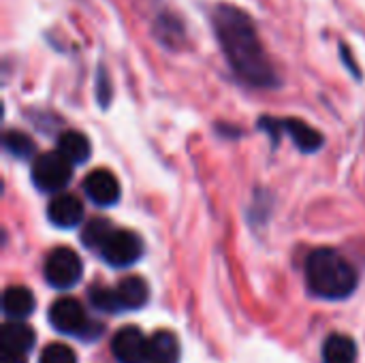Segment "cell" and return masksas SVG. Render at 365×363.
I'll use <instances>...</instances> for the list:
<instances>
[{
  "instance_id": "1",
  "label": "cell",
  "mask_w": 365,
  "mask_h": 363,
  "mask_svg": "<svg viewBox=\"0 0 365 363\" xmlns=\"http://www.w3.org/2000/svg\"><path fill=\"white\" fill-rule=\"evenodd\" d=\"M214 28L225 56L235 75L252 88H274L278 83L274 64L255 30L252 19L233 4H218Z\"/></svg>"
},
{
  "instance_id": "14",
  "label": "cell",
  "mask_w": 365,
  "mask_h": 363,
  "mask_svg": "<svg viewBox=\"0 0 365 363\" xmlns=\"http://www.w3.org/2000/svg\"><path fill=\"white\" fill-rule=\"evenodd\" d=\"M180 342L171 332H156L148 340V363H178Z\"/></svg>"
},
{
  "instance_id": "13",
  "label": "cell",
  "mask_w": 365,
  "mask_h": 363,
  "mask_svg": "<svg viewBox=\"0 0 365 363\" xmlns=\"http://www.w3.org/2000/svg\"><path fill=\"white\" fill-rule=\"evenodd\" d=\"M282 128L291 135V139L295 141V145L302 150V152H317L323 148L325 139L323 135L312 128L310 124L302 122V120H295V118H287V120H280Z\"/></svg>"
},
{
  "instance_id": "12",
  "label": "cell",
  "mask_w": 365,
  "mask_h": 363,
  "mask_svg": "<svg viewBox=\"0 0 365 363\" xmlns=\"http://www.w3.org/2000/svg\"><path fill=\"white\" fill-rule=\"evenodd\" d=\"M58 152L71 163V165H83L90 154H92V145L90 139L79 133V131H64L58 137Z\"/></svg>"
},
{
  "instance_id": "20",
  "label": "cell",
  "mask_w": 365,
  "mask_h": 363,
  "mask_svg": "<svg viewBox=\"0 0 365 363\" xmlns=\"http://www.w3.org/2000/svg\"><path fill=\"white\" fill-rule=\"evenodd\" d=\"M38 363H77V357H75L73 349H68L66 344L53 342V344L45 347Z\"/></svg>"
},
{
  "instance_id": "10",
  "label": "cell",
  "mask_w": 365,
  "mask_h": 363,
  "mask_svg": "<svg viewBox=\"0 0 365 363\" xmlns=\"http://www.w3.org/2000/svg\"><path fill=\"white\" fill-rule=\"evenodd\" d=\"M34 332L21 321H9L0 329V353L26 355L34 347Z\"/></svg>"
},
{
  "instance_id": "11",
  "label": "cell",
  "mask_w": 365,
  "mask_h": 363,
  "mask_svg": "<svg viewBox=\"0 0 365 363\" xmlns=\"http://www.w3.org/2000/svg\"><path fill=\"white\" fill-rule=\"evenodd\" d=\"M34 295L26 287H9L2 295V310L9 319L21 321L34 312Z\"/></svg>"
},
{
  "instance_id": "18",
  "label": "cell",
  "mask_w": 365,
  "mask_h": 363,
  "mask_svg": "<svg viewBox=\"0 0 365 363\" xmlns=\"http://www.w3.org/2000/svg\"><path fill=\"white\" fill-rule=\"evenodd\" d=\"M4 150L15 158H30L34 154V141L21 131L4 133Z\"/></svg>"
},
{
  "instance_id": "9",
  "label": "cell",
  "mask_w": 365,
  "mask_h": 363,
  "mask_svg": "<svg viewBox=\"0 0 365 363\" xmlns=\"http://www.w3.org/2000/svg\"><path fill=\"white\" fill-rule=\"evenodd\" d=\"M47 218L60 229H73L83 220V203L71 193H60L49 201Z\"/></svg>"
},
{
  "instance_id": "21",
  "label": "cell",
  "mask_w": 365,
  "mask_h": 363,
  "mask_svg": "<svg viewBox=\"0 0 365 363\" xmlns=\"http://www.w3.org/2000/svg\"><path fill=\"white\" fill-rule=\"evenodd\" d=\"M0 363H26V355H15V353H0Z\"/></svg>"
},
{
  "instance_id": "6",
  "label": "cell",
  "mask_w": 365,
  "mask_h": 363,
  "mask_svg": "<svg viewBox=\"0 0 365 363\" xmlns=\"http://www.w3.org/2000/svg\"><path fill=\"white\" fill-rule=\"evenodd\" d=\"M49 323L60 334H73L79 338L88 336L90 321L81 308V304L73 297H60L49 308Z\"/></svg>"
},
{
  "instance_id": "16",
  "label": "cell",
  "mask_w": 365,
  "mask_h": 363,
  "mask_svg": "<svg viewBox=\"0 0 365 363\" xmlns=\"http://www.w3.org/2000/svg\"><path fill=\"white\" fill-rule=\"evenodd\" d=\"M357 344L342 334H334L323 344V363H355Z\"/></svg>"
},
{
  "instance_id": "2",
  "label": "cell",
  "mask_w": 365,
  "mask_h": 363,
  "mask_svg": "<svg viewBox=\"0 0 365 363\" xmlns=\"http://www.w3.org/2000/svg\"><path fill=\"white\" fill-rule=\"evenodd\" d=\"M306 282L317 297L344 300L357 289V272L340 252L319 248L306 259Z\"/></svg>"
},
{
  "instance_id": "5",
  "label": "cell",
  "mask_w": 365,
  "mask_h": 363,
  "mask_svg": "<svg viewBox=\"0 0 365 363\" xmlns=\"http://www.w3.org/2000/svg\"><path fill=\"white\" fill-rule=\"evenodd\" d=\"M111 267H128L143 255V242L126 229H113L103 248L98 250Z\"/></svg>"
},
{
  "instance_id": "17",
  "label": "cell",
  "mask_w": 365,
  "mask_h": 363,
  "mask_svg": "<svg viewBox=\"0 0 365 363\" xmlns=\"http://www.w3.org/2000/svg\"><path fill=\"white\" fill-rule=\"evenodd\" d=\"M111 231H113V227H111L109 220H105V218H92L86 225L83 233H81V242L90 250H101L103 244L107 242V237L111 235Z\"/></svg>"
},
{
  "instance_id": "8",
  "label": "cell",
  "mask_w": 365,
  "mask_h": 363,
  "mask_svg": "<svg viewBox=\"0 0 365 363\" xmlns=\"http://www.w3.org/2000/svg\"><path fill=\"white\" fill-rule=\"evenodd\" d=\"M88 199L101 208H111L120 201V184L109 169H94L83 180Z\"/></svg>"
},
{
  "instance_id": "4",
  "label": "cell",
  "mask_w": 365,
  "mask_h": 363,
  "mask_svg": "<svg viewBox=\"0 0 365 363\" xmlns=\"http://www.w3.org/2000/svg\"><path fill=\"white\" fill-rule=\"evenodd\" d=\"M43 272H45V280L53 289H71L81 280L83 265L75 250L60 246L47 255Z\"/></svg>"
},
{
  "instance_id": "3",
  "label": "cell",
  "mask_w": 365,
  "mask_h": 363,
  "mask_svg": "<svg viewBox=\"0 0 365 363\" xmlns=\"http://www.w3.org/2000/svg\"><path fill=\"white\" fill-rule=\"evenodd\" d=\"M73 178V165L56 150L43 152L32 165V182L43 193H60Z\"/></svg>"
},
{
  "instance_id": "19",
  "label": "cell",
  "mask_w": 365,
  "mask_h": 363,
  "mask_svg": "<svg viewBox=\"0 0 365 363\" xmlns=\"http://www.w3.org/2000/svg\"><path fill=\"white\" fill-rule=\"evenodd\" d=\"M90 302H92V306H94L96 310H103V312H118V310H124L115 289L111 291V289H107V287H92V289H90Z\"/></svg>"
},
{
  "instance_id": "7",
  "label": "cell",
  "mask_w": 365,
  "mask_h": 363,
  "mask_svg": "<svg viewBox=\"0 0 365 363\" xmlns=\"http://www.w3.org/2000/svg\"><path fill=\"white\" fill-rule=\"evenodd\" d=\"M111 353L120 363H143L148 359V340L137 327H122L111 340Z\"/></svg>"
},
{
  "instance_id": "15",
  "label": "cell",
  "mask_w": 365,
  "mask_h": 363,
  "mask_svg": "<svg viewBox=\"0 0 365 363\" xmlns=\"http://www.w3.org/2000/svg\"><path fill=\"white\" fill-rule=\"evenodd\" d=\"M115 291H118V297H120L124 310H137V308L145 306V302L150 297L148 282L139 276H126L124 280H120Z\"/></svg>"
}]
</instances>
